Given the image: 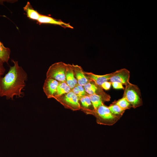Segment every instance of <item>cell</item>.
<instances>
[{
	"label": "cell",
	"mask_w": 157,
	"mask_h": 157,
	"mask_svg": "<svg viewBox=\"0 0 157 157\" xmlns=\"http://www.w3.org/2000/svg\"><path fill=\"white\" fill-rule=\"evenodd\" d=\"M12 60L14 65L10 66L8 72L0 78V97L13 99L15 96L21 97L24 95L22 90L26 85L28 76L23 68L19 65L18 61Z\"/></svg>",
	"instance_id": "1"
},
{
	"label": "cell",
	"mask_w": 157,
	"mask_h": 157,
	"mask_svg": "<svg viewBox=\"0 0 157 157\" xmlns=\"http://www.w3.org/2000/svg\"><path fill=\"white\" fill-rule=\"evenodd\" d=\"M91 115L96 117L97 124L106 125H113L120 118L112 113L108 106L104 104L99 106L95 110L94 109Z\"/></svg>",
	"instance_id": "2"
},
{
	"label": "cell",
	"mask_w": 157,
	"mask_h": 157,
	"mask_svg": "<svg viewBox=\"0 0 157 157\" xmlns=\"http://www.w3.org/2000/svg\"><path fill=\"white\" fill-rule=\"evenodd\" d=\"M123 97L135 108L142 105L140 90L138 86L130 83L125 86Z\"/></svg>",
	"instance_id": "3"
},
{
	"label": "cell",
	"mask_w": 157,
	"mask_h": 157,
	"mask_svg": "<svg viewBox=\"0 0 157 157\" xmlns=\"http://www.w3.org/2000/svg\"><path fill=\"white\" fill-rule=\"evenodd\" d=\"M67 65V64L60 62L51 65L47 72L46 78L53 79L58 82L65 81Z\"/></svg>",
	"instance_id": "4"
},
{
	"label": "cell",
	"mask_w": 157,
	"mask_h": 157,
	"mask_svg": "<svg viewBox=\"0 0 157 157\" xmlns=\"http://www.w3.org/2000/svg\"><path fill=\"white\" fill-rule=\"evenodd\" d=\"M56 100L66 108L73 111L81 109L79 98L71 91L57 98Z\"/></svg>",
	"instance_id": "5"
},
{
	"label": "cell",
	"mask_w": 157,
	"mask_h": 157,
	"mask_svg": "<svg viewBox=\"0 0 157 157\" xmlns=\"http://www.w3.org/2000/svg\"><path fill=\"white\" fill-rule=\"evenodd\" d=\"M83 87L88 94H95L99 95L102 97L106 102L110 100V95L104 92L101 86L97 85L92 81L86 84Z\"/></svg>",
	"instance_id": "6"
},
{
	"label": "cell",
	"mask_w": 157,
	"mask_h": 157,
	"mask_svg": "<svg viewBox=\"0 0 157 157\" xmlns=\"http://www.w3.org/2000/svg\"><path fill=\"white\" fill-rule=\"evenodd\" d=\"M130 72L128 69L123 68L117 70L116 73L110 79L111 83L117 82L125 86L129 84Z\"/></svg>",
	"instance_id": "7"
},
{
	"label": "cell",
	"mask_w": 157,
	"mask_h": 157,
	"mask_svg": "<svg viewBox=\"0 0 157 157\" xmlns=\"http://www.w3.org/2000/svg\"><path fill=\"white\" fill-rule=\"evenodd\" d=\"M59 82L51 78H46L43 89L48 98H53L58 85Z\"/></svg>",
	"instance_id": "8"
},
{
	"label": "cell",
	"mask_w": 157,
	"mask_h": 157,
	"mask_svg": "<svg viewBox=\"0 0 157 157\" xmlns=\"http://www.w3.org/2000/svg\"><path fill=\"white\" fill-rule=\"evenodd\" d=\"M74 76L78 84L84 86L88 83L92 81L85 75L82 67L78 65H71Z\"/></svg>",
	"instance_id": "9"
},
{
	"label": "cell",
	"mask_w": 157,
	"mask_h": 157,
	"mask_svg": "<svg viewBox=\"0 0 157 157\" xmlns=\"http://www.w3.org/2000/svg\"><path fill=\"white\" fill-rule=\"evenodd\" d=\"M117 71L113 73L104 75L95 74L92 73L85 72L87 77L97 85L101 86L102 83L109 80L110 78L115 74Z\"/></svg>",
	"instance_id": "10"
},
{
	"label": "cell",
	"mask_w": 157,
	"mask_h": 157,
	"mask_svg": "<svg viewBox=\"0 0 157 157\" xmlns=\"http://www.w3.org/2000/svg\"><path fill=\"white\" fill-rule=\"evenodd\" d=\"M37 21L40 25L42 24H49L58 25L64 28H73L69 23H66L60 20L56 19L51 17L41 14Z\"/></svg>",
	"instance_id": "11"
},
{
	"label": "cell",
	"mask_w": 157,
	"mask_h": 157,
	"mask_svg": "<svg viewBox=\"0 0 157 157\" xmlns=\"http://www.w3.org/2000/svg\"><path fill=\"white\" fill-rule=\"evenodd\" d=\"M79 100L80 110L87 114L91 115L94 109L88 94L80 97Z\"/></svg>",
	"instance_id": "12"
},
{
	"label": "cell",
	"mask_w": 157,
	"mask_h": 157,
	"mask_svg": "<svg viewBox=\"0 0 157 157\" xmlns=\"http://www.w3.org/2000/svg\"><path fill=\"white\" fill-rule=\"evenodd\" d=\"M65 81L71 90L78 84L73 69L70 64H67L65 72Z\"/></svg>",
	"instance_id": "13"
},
{
	"label": "cell",
	"mask_w": 157,
	"mask_h": 157,
	"mask_svg": "<svg viewBox=\"0 0 157 157\" xmlns=\"http://www.w3.org/2000/svg\"><path fill=\"white\" fill-rule=\"evenodd\" d=\"M71 89L66 83V81L59 82L56 91L53 98L55 99L62 95L69 92Z\"/></svg>",
	"instance_id": "14"
},
{
	"label": "cell",
	"mask_w": 157,
	"mask_h": 157,
	"mask_svg": "<svg viewBox=\"0 0 157 157\" xmlns=\"http://www.w3.org/2000/svg\"><path fill=\"white\" fill-rule=\"evenodd\" d=\"M24 9L26 12L28 17L33 20H38L40 14L33 8L29 2H27Z\"/></svg>",
	"instance_id": "15"
},
{
	"label": "cell",
	"mask_w": 157,
	"mask_h": 157,
	"mask_svg": "<svg viewBox=\"0 0 157 157\" xmlns=\"http://www.w3.org/2000/svg\"><path fill=\"white\" fill-rule=\"evenodd\" d=\"M10 50L9 48L5 47L0 41V60L3 63H8L10 58Z\"/></svg>",
	"instance_id": "16"
},
{
	"label": "cell",
	"mask_w": 157,
	"mask_h": 157,
	"mask_svg": "<svg viewBox=\"0 0 157 157\" xmlns=\"http://www.w3.org/2000/svg\"><path fill=\"white\" fill-rule=\"evenodd\" d=\"M94 110L96 109L99 106L104 104L106 102L101 96L95 94H88Z\"/></svg>",
	"instance_id": "17"
},
{
	"label": "cell",
	"mask_w": 157,
	"mask_h": 157,
	"mask_svg": "<svg viewBox=\"0 0 157 157\" xmlns=\"http://www.w3.org/2000/svg\"><path fill=\"white\" fill-rule=\"evenodd\" d=\"M108 106L112 113L120 117L122 116L125 111L124 110L113 102Z\"/></svg>",
	"instance_id": "18"
},
{
	"label": "cell",
	"mask_w": 157,
	"mask_h": 157,
	"mask_svg": "<svg viewBox=\"0 0 157 157\" xmlns=\"http://www.w3.org/2000/svg\"><path fill=\"white\" fill-rule=\"evenodd\" d=\"M113 102L125 110L127 109H130L132 108L131 104L123 97Z\"/></svg>",
	"instance_id": "19"
},
{
	"label": "cell",
	"mask_w": 157,
	"mask_h": 157,
	"mask_svg": "<svg viewBox=\"0 0 157 157\" xmlns=\"http://www.w3.org/2000/svg\"><path fill=\"white\" fill-rule=\"evenodd\" d=\"M71 91L77 95L79 98L88 94L85 92L83 86L78 84L73 88Z\"/></svg>",
	"instance_id": "20"
},
{
	"label": "cell",
	"mask_w": 157,
	"mask_h": 157,
	"mask_svg": "<svg viewBox=\"0 0 157 157\" xmlns=\"http://www.w3.org/2000/svg\"><path fill=\"white\" fill-rule=\"evenodd\" d=\"M113 88L115 89H123L124 90V88L123 86V85L119 83L114 82L111 83Z\"/></svg>",
	"instance_id": "21"
},
{
	"label": "cell",
	"mask_w": 157,
	"mask_h": 157,
	"mask_svg": "<svg viewBox=\"0 0 157 157\" xmlns=\"http://www.w3.org/2000/svg\"><path fill=\"white\" fill-rule=\"evenodd\" d=\"M111 84L112 83L110 82L107 81L102 83L101 86L103 89L108 90L110 88Z\"/></svg>",
	"instance_id": "22"
},
{
	"label": "cell",
	"mask_w": 157,
	"mask_h": 157,
	"mask_svg": "<svg viewBox=\"0 0 157 157\" xmlns=\"http://www.w3.org/2000/svg\"><path fill=\"white\" fill-rule=\"evenodd\" d=\"M3 63L0 60V78L5 72V69L3 65Z\"/></svg>",
	"instance_id": "23"
},
{
	"label": "cell",
	"mask_w": 157,
	"mask_h": 157,
	"mask_svg": "<svg viewBox=\"0 0 157 157\" xmlns=\"http://www.w3.org/2000/svg\"></svg>",
	"instance_id": "24"
}]
</instances>
